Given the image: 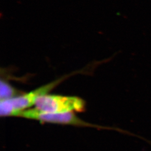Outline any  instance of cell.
<instances>
[{
  "label": "cell",
  "mask_w": 151,
  "mask_h": 151,
  "mask_svg": "<svg viewBox=\"0 0 151 151\" xmlns=\"http://www.w3.org/2000/svg\"><path fill=\"white\" fill-rule=\"evenodd\" d=\"M35 108L48 113L82 112L85 109V103L80 97L55 95H45L38 97Z\"/></svg>",
  "instance_id": "cell-1"
},
{
  "label": "cell",
  "mask_w": 151,
  "mask_h": 151,
  "mask_svg": "<svg viewBox=\"0 0 151 151\" xmlns=\"http://www.w3.org/2000/svg\"><path fill=\"white\" fill-rule=\"evenodd\" d=\"M19 117L37 120L42 123L68 125L81 127L101 128L96 125L88 123L77 116L73 112L64 113H48L39 111L37 108L23 110Z\"/></svg>",
  "instance_id": "cell-2"
},
{
  "label": "cell",
  "mask_w": 151,
  "mask_h": 151,
  "mask_svg": "<svg viewBox=\"0 0 151 151\" xmlns=\"http://www.w3.org/2000/svg\"><path fill=\"white\" fill-rule=\"evenodd\" d=\"M58 81L52 82L27 93L23 94L21 96L9 100L14 107L22 113L23 110L35 105L38 97L47 95L48 92L51 91L58 83Z\"/></svg>",
  "instance_id": "cell-3"
},
{
  "label": "cell",
  "mask_w": 151,
  "mask_h": 151,
  "mask_svg": "<svg viewBox=\"0 0 151 151\" xmlns=\"http://www.w3.org/2000/svg\"><path fill=\"white\" fill-rule=\"evenodd\" d=\"M0 101L15 98L17 94L16 90L9 84L1 80L0 83Z\"/></svg>",
  "instance_id": "cell-5"
},
{
  "label": "cell",
  "mask_w": 151,
  "mask_h": 151,
  "mask_svg": "<svg viewBox=\"0 0 151 151\" xmlns=\"http://www.w3.org/2000/svg\"><path fill=\"white\" fill-rule=\"evenodd\" d=\"M0 115L4 117H19L20 113L14 107L10 100H6L0 101Z\"/></svg>",
  "instance_id": "cell-4"
}]
</instances>
